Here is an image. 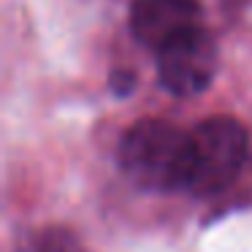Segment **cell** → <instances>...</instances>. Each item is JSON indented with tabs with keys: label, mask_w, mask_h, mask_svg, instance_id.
<instances>
[{
	"label": "cell",
	"mask_w": 252,
	"mask_h": 252,
	"mask_svg": "<svg viewBox=\"0 0 252 252\" xmlns=\"http://www.w3.org/2000/svg\"><path fill=\"white\" fill-rule=\"evenodd\" d=\"M192 160L190 133L165 120H141L120 141V165L138 187L155 192L187 190Z\"/></svg>",
	"instance_id": "obj_1"
},
{
	"label": "cell",
	"mask_w": 252,
	"mask_h": 252,
	"mask_svg": "<svg viewBox=\"0 0 252 252\" xmlns=\"http://www.w3.org/2000/svg\"><path fill=\"white\" fill-rule=\"evenodd\" d=\"M192 160L187 176V192L214 195L239 176L247 155L250 136L233 117H209L190 130Z\"/></svg>",
	"instance_id": "obj_2"
},
{
	"label": "cell",
	"mask_w": 252,
	"mask_h": 252,
	"mask_svg": "<svg viewBox=\"0 0 252 252\" xmlns=\"http://www.w3.org/2000/svg\"><path fill=\"white\" fill-rule=\"evenodd\" d=\"M214 73H217V44L201 25L158 49V76L171 95L190 98L203 93L212 84Z\"/></svg>",
	"instance_id": "obj_3"
},
{
	"label": "cell",
	"mask_w": 252,
	"mask_h": 252,
	"mask_svg": "<svg viewBox=\"0 0 252 252\" xmlns=\"http://www.w3.org/2000/svg\"><path fill=\"white\" fill-rule=\"evenodd\" d=\"M201 25L198 0H133L130 30L138 44L158 52L176 35Z\"/></svg>",
	"instance_id": "obj_4"
},
{
	"label": "cell",
	"mask_w": 252,
	"mask_h": 252,
	"mask_svg": "<svg viewBox=\"0 0 252 252\" xmlns=\"http://www.w3.org/2000/svg\"><path fill=\"white\" fill-rule=\"evenodd\" d=\"M14 252H87V250L73 230L63 228V225H49V228H41L35 233L25 236Z\"/></svg>",
	"instance_id": "obj_5"
},
{
	"label": "cell",
	"mask_w": 252,
	"mask_h": 252,
	"mask_svg": "<svg viewBox=\"0 0 252 252\" xmlns=\"http://www.w3.org/2000/svg\"><path fill=\"white\" fill-rule=\"evenodd\" d=\"M133 82H136V76H133L130 71H125V68H120V71H114V76H111V90L120 95H127L133 90Z\"/></svg>",
	"instance_id": "obj_6"
}]
</instances>
